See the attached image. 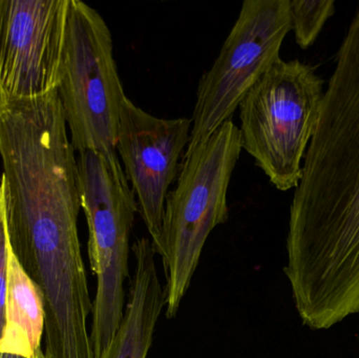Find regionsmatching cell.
Segmentation results:
<instances>
[{
  "label": "cell",
  "instance_id": "1",
  "mask_svg": "<svg viewBox=\"0 0 359 358\" xmlns=\"http://www.w3.org/2000/svg\"><path fill=\"white\" fill-rule=\"evenodd\" d=\"M302 168L284 273L304 325L328 330L359 315V6Z\"/></svg>",
  "mask_w": 359,
  "mask_h": 358
},
{
  "label": "cell",
  "instance_id": "11",
  "mask_svg": "<svg viewBox=\"0 0 359 358\" xmlns=\"http://www.w3.org/2000/svg\"><path fill=\"white\" fill-rule=\"evenodd\" d=\"M291 31L299 48L313 46L327 21L335 13L334 0H289Z\"/></svg>",
  "mask_w": 359,
  "mask_h": 358
},
{
  "label": "cell",
  "instance_id": "6",
  "mask_svg": "<svg viewBox=\"0 0 359 358\" xmlns=\"http://www.w3.org/2000/svg\"><path fill=\"white\" fill-rule=\"evenodd\" d=\"M290 31L289 0L243 2L215 62L198 81L185 153L232 120L247 92L280 58V48Z\"/></svg>",
  "mask_w": 359,
  "mask_h": 358
},
{
  "label": "cell",
  "instance_id": "10",
  "mask_svg": "<svg viewBox=\"0 0 359 358\" xmlns=\"http://www.w3.org/2000/svg\"><path fill=\"white\" fill-rule=\"evenodd\" d=\"M44 329L46 311L41 292L11 249L6 327L0 340V352L33 357L42 350Z\"/></svg>",
  "mask_w": 359,
  "mask_h": 358
},
{
  "label": "cell",
  "instance_id": "8",
  "mask_svg": "<svg viewBox=\"0 0 359 358\" xmlns=\"http://www.w3.org/2000/svg\"><path fill=\"white\" fill-rule=\"evenodd\" d=\"M191 125V118L156 117L128 97L122 105L116 151L153 249L159 244L166 199L178 180Z\"/></svg>",
  "mask_w": 359,
  "mask_h": 358
},
{
  "label": "cell",
  "instance_id": "12",
  "mask_svg": "<svg viewBox=\"0 0 359 358\" xmlns=\"http://www.w3.org/2000/svg\"><path fill=\"white\" fill-rule=\"evenodd\" d=\"M11 246L6 226V197L0 182V340L6 327V298H8V258Z\"/></svg>",
  "mask_w": 359,
  "mask_h": 358
},
{
  "label": "cell",
  "instance_id": "5",
  "mask_svg": "<svg viewBox=\"0 0 359 358\" xmlns=\"http://www.w3.org/2000/svg\"><path fill=\"white\" fill-rule=\"evenodd\" d=\"M81 209L88 228V259L97 277L90 340L95 357L107 358L124 317L130 241L136 199L123 170H113L95 151L78 153Z\"/></svg>",
  "mask_w": 359,
  "mask_h": 358
},
{
  "label": "cell",
  "instance_id": "7",
  "mask_svg": "<svg viewBox=\"0 0 359 358\" xmlns=\"http://www.w3.org/2000/svg\"><path fill=\"white\" fill-rule=\"evenodd\" d=\"M69 0H0V99L56 92Z\"/></svg>",
  "mask_w": 359,
  "mask_h": 358
},
{
  "label": "cell",
  "instance_id": "4",
  "mask_svg": "<svg viewBox=\"0 0 359 358\" xmlns=\"http://www.w3.org/2000/svg\"><path fill=\"white\" fill-rule=\"evenodd\" d=\"M57 95L76 153L95 151L113 170H123L116 142L126 95L113 36L103 17L80 0H69Z\"/></svg>",
  "mask_w": 359,
  "mask_h": 358
},
{
  "label": "cell",
  "instance_id": "14",
  "mask_svg": "<svg viewBox=\"0 0 359 358\" xmlns=\"http://www.w3.org/2000/svg\"><path fill=\"white\" fill-rule=\"evenodd\" d=\"M358 338H359V332H358Z\"/></svg>",
  "mask_w": 359,
  "mask_h": 358
},
{
  "label": "cell",
  "instance_id": "3",
  "mask_svg": "<svg viewBox=\"0 0 359 358\" xmlns=\"http://www.w3.org/2000/svg\"><path fill=\"white\" fill-rule=\"evenodd\" d=\"M324 92L311 65L280 58L238 105L242 151L278 191L295 188L301 180Z\"/></svg>",
  "mask_w": 359,
  "mask_h": 358
},
{
  "label": "cell",
  "instance_id": "13",
  "mask_svg": "<svg viewBox=\"0 0 359 358\" xmlns=\"http://www.w3.org/2000/svg\"><path fill=\"white\" fill-rule=\"evenodd\" d=\"M0 358H46L43 350L38 351L33 357H27L23 355L13 354V353L0 352Z\"/></svg>",
  "mask_w": 359,
  "mask_h": 358
},
{
  "label": "cell",
  "instance_id": "9",
  "mask_svg": "<svg viewBox=\"0 0 359 358\" xmlns=\"http://www.w3.org/2000/svg\"><path fill=\"white\" fill-rule=\"evenodd\" d=\"M132 252L135 267L128 302L107 358H147L166 307L165 286L160 282L151 240L137 239Z\"/></svg>",
  "mask_w": 359,
  "mask_h": 358
},
{
  "label": "cell",
  "instance_id": "2",
  "mask_svg": "<svg viewBox=\"0 0 359 358\" xmlns=\"http://www.w3.org/2000/svg\"><path fill=\"white\" fill-rule=\"evenodd\" d=\"M241 153L240 130L229 120L184 156L154 249L164 265L168 319L178 315L211 231L229 218L228 189Z\"/></svg>",
  "mask_w": 359,
  "mask_h": 358
}]
</instances>
